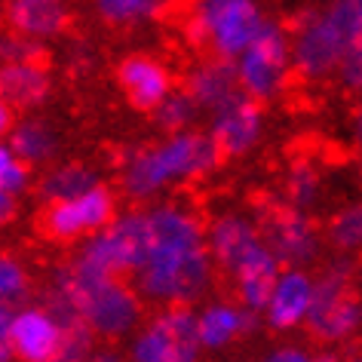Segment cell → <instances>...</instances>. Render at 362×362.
Masks as SVG:
<instances>
[{"label": "cell", "mask_w": 362, "mask_h": 362, "mask_svg": "<svg viewBox=\"0 0 362 362\" xmlns=\"http://www.w3.org/2000/svg\"><path fill=\"white\" fill-rule=\"evenodd\" d=\"M151 252L135 274V288L153 304H191L212 286V252L200 215L181 203L148 209Z\"/></svg>", "instance_id": "obj_1"}, {"label": "cell", "mask_w": 362, "mask_h": 362, "mask_svg": "<svg viewBox=\"0 0 362 362\" xmlns=\"http://www.w3.org/2000/svg\"><path fill=\"white\" fill-rule=\"evenodd\" d=\"M139 288L123 286L117 276H105L83 261L68 264L52 286V313L62 322L83 320L98 338L117 341L139 329L141 301Z\"/></svg>", "instance_id": "obj_2"}, {"label": "cell", "mask_w": 362, "mask_h": 362, "mask_svg": "<svg viewBox=\"0 0 362 362\" xmlns=\"http://www.w3.org/2000/svg\"><path fill=\"white\" fill-rule=\"evenodd\" d=\"M221 157L224 153L218 141L212 139V132H197V129L169 132L163 141L135 151L123 163V175H120L123 194L135 203L153 200L169 187L197 181L215 172Z\"/></svg>", "instance_id": "obj_3"}, {"label": "cell", "mask_w": 362, "mask_h": 362, "mask_svg": "<svg viewBox=\"0 0 362 362\" xmlns=\"http://www.w3.org/2000/svg\"><path fill=\"white\" fill-rule=\"evenodd\" d=\"M362 22V0H329L322 10H307L292 28L295 71L304 80L338 74L356 28Z\"/></svg>", "instance_id": "obj_4"}, {"label": "cell", "mask_w": 362, "mask_h": 362, "mask_svg": "<svg viewBox=\"0 0 362 362\" xmlns=\"http://www.w3.org/2000/svg\"><path fill=\"white\" fill-rule=\"evenodd\" d=\"M267 25L258 0H194L187 37L212 56L237 59Z\"/></svg>", "instance_id": "obj_5"}, {"label": "cell", "mask_w": 362, "mask_h": 362, "mask_svg": "<svg viewBox=\"0 0 362 362\" xmlns=\"http://www.w3.org/2000/svg\"><path fill=\"white\" fill-rule=\"evenodd\" d=\"M151 252V221L148 212H120L107 228L86 240L80 261L105 276L139 274Z\"/></svg>", "instance_id": "obj_6"}, {"label": "cell", "mask_w": 362, "mask_h": 362, "mask_svg": "<svg viewBox=\"0 0 362 362\" xmlns=\"http://www.w3.org/2000/svg\"><path fill=\"white\" fill-rule=\"evenodd\" d=\"M237 74H240V89L261 105L274 102V98L288 86V77L295 71V56H292V37L279 28V25L267 22L258 31V37L240 52L237 59Z\"/></svg>", "instance_id": "obj_7"}, {"label": "cell", "mask_w": 362, "mask_h": 362, "mask_svg": "<svg viewBox=\"0 0 362 362\" xmlns=\"http://www.w3.org/2000/svg\"><path fill=\"white\" fill-rule=\"evenodd\" d=\"M200 350L197 313H191L187 304H169L148 325H141L129 344L135 362H194Z\"/></svg>", "instance_id": "obj_8"}, {"label": "cell", "mask_w": 362, "mask_h": 362, "mask_svg": "<svg viewBox=\"0 0 362 362\" xmlns=\"http://www.w3.org/2000/svg\"><path fill=\"white\" fill-rule=\"evenodd\" d=\"M62 344H65V325L52 310L25 307V310L13 313L10 304H4V313H0V359H62Z\"/></svg>", "instance_id": "obj_9"}, {"label": "cell", "mask_w": 362, "mask_h": 362, "mask_svg": "<svg viewBox=\"0 0 362 362\" xmlns=\"http://www.w3.org/2000/svg\"><path fill=\"white\" fill-rule=\"evenodd\" d=\"M117 215V203L114 194L107 187L95 185L86 194L74 197V200H59V203H47L43 212V233L59 243H71L80 237H93L95 230L107 228Z\"/></svg>", "instance_id": "obj_10"}, {"label": "cell", "mask_w": 362, "mask_h": 362, "mask_svg": "<svg viewBox=\"0 0 362 362\" xmlns=\"http://www.w3.org/2000/svg\"><path fill=\"white\" fill-rule=\"evenodd\" d=\"M362 325V301L350 292L347 276L329 270L322 279H316V298L307 316V329L313 338L325 344H338L350 338Z\"/></svg>", "instance_id": "obj_11"}, {"label": "cell", "mask_w": 362, "mask_h": 362, "mask_svg": "<svg viewBox=\"0 0 362 362\" xmlns=\"http://www.w3.org/2000/svg\"><path fill=\"white\" fill-rule=\"evenodd\" d=\"M264 240L270 243V249L276 252V258L286 267H304L320 255V233H316L313 221L307 218V209L288 206V209H274L264 212L258 218Z\"/></svg>", "instance_id": "obj_12"}, {"label": "cell", "mask_w": 362, "mask_h": 362, "mask_svg": "<svg viewBox=\"0 0 362 362\" xmlns=\"http://www.w3.org/2000/svg\"><path fill=\"white\" fill-rule=\"evenodd\" d=\"M209 132L218 141L224 157H243L261 141L264 132V114H261L258 98L246 95L240 89L233 98L209 111Z\"/></svg>", "instance_id": "obj_13"}, {"label": "cell", "mask_w": 362, "mask_h": 362, "mask_svg": "<svg viewBox=\"0 0 362 362\" xmlns=\"http://www.w3.org/2000/svg\"><path fill=\"white\" fill-rule=\"evenodd\" d=\"M316 298V279L304 267H283L270 301L264 307V322L274 332H292L307 322Z\"/></svg>", "instance_id": "obj_14"}, {"label": "cell", "mask_w": 362, "mask_h": 362, "mask_svg": "<svg viewBox=\"0 0 362 362\" xmlns=\"http://www.w3.org/2000/svg\"><path fill=\"white\" fill-rule=\"evenodd\" d=\"M283 267L286 264L276 258V252L270 249V243L261 240L258 246L230 270L240 304L249 307V310H255V313H264V307L270 301V292H274Z\"/></svg>", "instance_id": "obj_15"}, {"label": "cell", "mask_w": 362, "mask_h": 362, "mask_svg": "<svg viewBox=\"0 0 362 362\" xmlns=\"http://www.w3.org/2000/svg\"><path fill=\"white\" fill-rule=\"evenodd\" d=\"M206 237H209V252H212L215 264L230 274V270L264 240V230H261L258 221L246 218V215L228 212V215H218V218L209 224Z\"/></svg>", "instance_id": "obj_16"}, {"label": "cell", "mask_w": 362, "mask_h": 362, "mask_svg": "<svg viewBox=\"0 0 362 362\" xmlns=\"http://www.w3.org/2000/svg\"><path fill=\"white\" fill-rule=\"evenodd\" d=\"M117 80H120L129 105L139 107V111H151V114L172 93L169 68L151 56H129L120 65V71H117Z\"/></svg>", "instance_id": "obj_17"}, {"label": "cell", "mask_w": 362, "mask_h": 362, "mask_svg": "<svg viewBox=\"0 0 362 362\" xmlns=\"http://www.w3.org/2000/svg\"><path fill=\"white\" fill-rule=\"evenodd\" d=\"M185 89L200 102L203 111H215L218 105H224L228 98L240 93V74H237V62L233 59H203L187 71Z\"/></svg>", "instance_id": "obj_18"}, {"label": "cell", "mask_w": 362, "mask_h": 362, "mask_svg": "<svg viewBox=\"0 0 362 362\" xmlns=\"http://www.w3.org/2000/svg\"><path fill=\"white\" fill-rule=\"evenodd\" d=\"M255 325V310L243 304H228V301H215L206 304L197 313V332H200L203 350H224L230 347L240 334H246Z\"/></svg>", "instance_id": "obj_19"}, {"label": "cell", "mask_w": 362, "mask_h": 362, "mask_svg": "<svg viewBox=\"0 0 362 362\" xmlns=\"http://www.w3.org/2000/svg\"><path fill=\"white\" fill-rule=\"evenodd\" d=\"M0 93L10 107H37L49 95V71L40 62H6L0 74Z\"/></svg>", "instance_id": "obj_20"}, {"label": "cell", "mask_w": 362, "mask_h": 362, "mask_svg": "<svg viewBox=\"0 0 362 362\" xmlns=\"http://www.w3.org/2000/svg\"><path fill=\"white\" fill-rule=\"evenodd\" d=\"M65 0H10V25L13 31L25 34L34 40H47L65 28L68 13H65Z\"/></svg>", "instance_id": "obj_21"}, {"label": "cell", "mask_w": 362, "mask_h": 362, "mask_svg": "<svg viewBox=\"0 0 362 362\" xmlns=\"http://www.w3.org/2000/svg\"><path fill=\"white\" fill-rule=\"evenodd\" d=\"M6 144L31 166H43L59 153V135L47 120H19L6 129Z\"/></svg>", "instance_id": "obj_22"}, {"label": "cell", "mask_w": 362, "mask_h": 362, "mask_svg": "<svg viewBox=\"0 0 362 362\" xmlns=\"http://www.w3.org/2000/svg\"><path fill=\"white\" fill-rule=\"evenodd\" d=\"M98 185V175L93 169L80 166V163H68V166L49 169L40 181V197L43 203H59V200H74V197L86 194L89 187Z\"/></svg>", "instance_id": "obj_23"}, {"label": "cell", "mask_w": 362, "mask_h": 362, "mask_svg": "<svg viewBox=\"0 0 362 362\" xmlns=\"http://www.w3.org/2000/svg\"><path fill=\"white\" fill-rule=\"evenodd\" d=\"M172 0H93L98 19L114 25V28H129L163 16Z\"/></svg>", "instance_id": "obj_24"}, {"label": "cell", "mask_w": 362, "mask_h": 362, "mask_svg": "<svg viewBox=\"0 0 362 362\" xmlns=\"http://www.w3.org/2000/svg\"><path fill=\"white\" fill-rule=\"evenodd\" d=\"M200 111H203L200 102H197L187 89H181V93L172 89V93L153 107V120H157L166 132H181V129H194L197 114Z\"/></svg>", "instance_id": "obj_25"}, {"label": "cell", "mask_w": 362, "mask_h": 362, "mask_svg": "<svg viewBox=\"0 0 362 362\" xmlns=\"http://www.w3.org/2000/svg\"><path fill=\"white\" fill-rule=\"evenodd\" d=\"M320 194H322V178H320V169L313 166L310 160H298L286 175V197L288 203L298 206V209H313L320 203Z\"/></svg>", "instance_id": "obj_26"}, {"label": "cell", "mask_w": 362, "mask_h": 362, "mask_svg": "<svg viewBox=\"0 0 362 362\" xmlns=\"http://www.w3.org/2000/svg\"><path fill=\"white\" fill-rule=\"evenodd\" d=\"M325 237L334 246V252H344V255H353V252H362V203H350L347 209H341L334 218L329 221V230Z\"/></svg>", "instance_id": "obj_27"}, {"label": "cell", "mask_w": 362, "mask_h": 362, "mask_svg": "<svg viewBox=\"0 0 362 362\" xmlns=\"http://www.w3.org/2000/svg\"><path fill=\"white\" fill-rule=\"evenodd\" d=\"M31 185V163H25L10 144L0 148V194L22 197Z\"/></svg>", "instance_id": "obj_28"}, {"label": "cell", "mask_w": 362, "mask_h": 362, "mask_svg": "<svg viewBox=\"0 0 362 362\" xmlns=\"http://www.w3.org/2000/svg\"><path fill=\"white\" fill-rule=\"evenodd\" d=\"M0 298L10 307L28 298V274H25V267L16 258L0 261Z\"/></svg>", "instance_id": "obj_29"}, {"label": "cell", "mask_w": 362, "mask_h": 362, "mask_svg": "<svg viewBox=\"0 0 362 362\" xmlns=\"http://www.w3.org/2000/svg\"><path fill=\"white\" fill-rule=\"evenodd\" d=\"M65 325V344H62V359H83L89 350H93V338L98 334L89 329L83 320L74 322H62Z\"/></svg>", "instance_id": "obj_30"}, {"label": "cell", "mask_w": 362, "mask_h": 362, "mask_svg": "<svg viewBox=\"0 0 362 362\" xmlns=\"http://www.w3.org/2000/svg\"><path fill=\"white\" fill-rule=\"evenodd\" d=\"M338 80L347 89H356V93L362 89V22L356 28V37H353L347 56H344L341 68H338Z\"/></svg>", "instance_id": "obj_31"}, {"label": "cell", "mask_w": 362, "mask_h": 362, "mask_svg": "<svg viewBox=\"0 0 362 362\" xmlns=\"http://www.w3.org/2000/svg\"><path fill=\"white\" fill-rule=\"evenodd\" d=\"M40 59H43L40 40L25 37L19 31L4 37V62H40Z\"/></svg>", "instance_id": "obj_32"}, {"label": "cell", "mask_w": 362, "mask_h": 362, "mask_svg": "<svg viewBox=\"0 0 362 362\" xmlns=\"http://www.w3.org/2000/svg\"><path fill=\"white\" fill-rule=\"evenodd\" d=\"M310 356L301 350V347H279L270 353V362H307Z\"/></svg>", "instance_id": "obj_33"}, {"label": "cell", "mask_w": 362, "mask_h": 362, "mask_svg": "<svg viewBox=\"0 0 362 362\" xmlns=\"http://www.w3.org/2000/svg\"><path fill=\"white\" fill-rule=\"evenodd\" d=\"M19 200V197H10V194H0V215H4V221L13 218V203Z\"/></svg>", "instance_id": "obj_34"}, {"label": "cell", "mask_w": 362, "mask_h": 362, "mask_svg": "<svg viewBox=\"0 0 362 362\" xmlns=\"http://www.w3.org/2000/svg\"><path fill=\"white\" fill-rule=\"evenodd\" d=\"M356 139L362 144V107H359V114H356Z\"/></svg>", "instance_id": "obj_35"}, {"label": "cell", "mask_w": 362, "mask_h": 362, "mask_svg": "<svg viewBox=\"0 0 362 362\" xmlns=\"http://www.w3.org/2000/svg\"><path fill=\"white\" fill-rule=\"evenodd\" d=\"M356 279H359V288H362V267L356 270Z\"/></svg>", "instance_id": "obj_36"}]
</instances>
